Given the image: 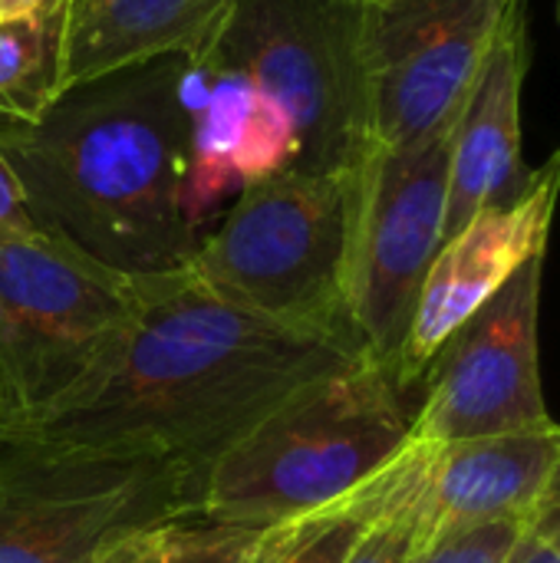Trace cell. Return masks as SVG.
<instances>
[{
  "instance_id": "cell-1",
  "label": "cell",
  "mask_w": 560,
  "mask_h": 563,
  "mask_svg": "<svg viewBox=\"0 0 560 563\" xmlns=\"http://www.w3.org/2000/svg\"><path fill=\"white\" fill-rule=\"evenodd\" d=\"M363 360L347 340L221 300L188 264L149 274L129 323L76 383L30 412L0 416V472L175 468L205 478L284 396Z\"/></svg>"
},
{
  "instance_id": "cell-2",
  "label": "cell",
  "mask_w": 560,
  "mask_h": 563,
  "mask_svg": "<svg viewBox=\"0 0 560 563\" xmlns=\"http://www.w3.org/2000/svg\"><path fill=\"white\" fill-rule=\"evenodd\" d=\"M191 115L195 59L172 53L3 122L0 152L40 228L122 274H168L201 241L185 211Z\"/></svg>"
},
{
  "instance_id": "cell-3",
  "label": "cell",
  "mask_w": 560,
  "mask_h": 563,
  "mask_svg": "<svg viewBox=\"0 0 560 563\" xmlns=\"http://www.w3.org/2000/svg\"><path fill=\"white\" fill-rule=\"evenodd\" d=\"M413 445V412L386 369L363 360L284 396L205 475L198 511L267 528L343 498Z\"/></svg>"
},
{
  "instance_id": "cell-4",
  "label": "cell",
  "mask_w": 560,
  "mask_h": 563,
  "mask_svg": "<svg viewBox=\"0 0 560 563\" xmlns=\"http://www.w3.org/2000/svg\"><path fill=\"white\" fill-rule=\"evenodd\" d=\"M195 59L274 99L297 135V165L347 175L373 148L366 0H231Z\"/></svg>"
},
{
  "instance_id": "cell-5",
  "label": "cell",
  "mask_w": 560,
  "mask_h": 563,
  "mask_svg": "<svg viewBox=\"0 0 560 563\" xmlns=\"http://www.w3.org/2000/svg\"><path fill=\"white\" fill-rule=\"evenodd\" d=\"M356 172L287 168L248 185L201 234L188 271L248 313L360 346L347 310Z\"/></svg>"
},
{
  "instance_id": "cell-6",
  "label": "cell",
  "mask_w": 560,
  "mask_h": 563,
  "mask_svg": "<svg viewBox=\"0 0 560 563\" xmlns=\"http://www.w3.org/2000/svg\"><path fill=\"white\" fill-rule=\"evenodd\" d=\"M139 277L40 228L0 244V416L43 406L122 333Z\"/></svg>"
},
{
  "instance_id": "cell-7",
  "label": "cell",
  "mask_w": 560,
  "mask_h": 563,
  "mask_svg": "<svg viewBox=\"0 0 560 563\" xmlns=\"http://www.w3.org/2000/svg\"><path fill=\"white\" fill-rule=\"evenodd\" d=\"M452 129L416 145H373L356 172L347 310L370 363L396 383V363L422 280L442 247Z\"/></svg>"
},
{
  "instance_id": "cell-8",
  "label": "cell",
  "mask_w": 560,
  "mask_h": 563,
  "mask_svg": "<svg viewBox=\"0 0 560 563\" xmlns=\"http://www.w3.org/2000/svg\"><path fill=\"white\" fill-rule=\"evenodd\" d=\"M545 257L535 254L439 346L419 379L413 442L449 445L551 419L538 366Z\"/></svg>"
},
{
  "instance_id": "cell-9",
  "label": "cell",
  "mask_w": 560,
  "mask_h": 563,
  "mask_svg": "<svg viewBox=\"0 0 560 563\" xmlns=\"http://www.w3.org/2000/svg\"><path fill=\"white\" fill-rule=\"evenodd\" d=\"M518 0H366L373 145L449 129Z\"/></svg>"
},
{
  "instance_id": "cell-10",
  "label": "cell",
  "mask_w": 560,
  "mask_h": 563,
  "mask_svg": "<svg viewBox=\"0 0 560 563\" xmlns=\"http://www.w3.org/2000/svg\"><path fill=\"white\" fill-rule=\"evenodd\" d=\"M201 488L175 468L0 472V563H92L132 528L198 511Z\"/></svg>"
},
{
  "instance_id": "cell-11",
  "label": "cell",
  "mask_w": 560,
  "mask_h": 563,
  "mask_svg": "<svg viewBox=\"0 0 560 563\" xmlns=\"http://www.w3.org/2000/svg\"><path fill=\"white\" fill-rule=\"evenodd\" d=\"M558 198L560 148L535 168V178L518 201L479 211L439 247L396 363V386L403 396L419 386L439 346L482 303H488L535 254H548Z\"/></svg>"
},
{
  "instance_id": "cell-12",
  "label": "cell",
  "mask_w": 560,
  "mask_h": 563,
  "mask_svg": "<svg viewBox=\"0 0 560 563\" xmlns=\"http://www.w3.org/2000/svg\"><path fill=\"white\" fill-rule=\"evenodd\" d=\"M531 66L528 0H518L498 30L452 129L449 205L442 244L479 211L518 201L535 168L521 155V89Z\"/></svg>"
},
{
  "instance_id": "cell-13",
  "label": "cell",
  "mask_w": 560,
  "mask_h": 563,
  "mask_svg": "<svg viewBox=\"0 0 560 563\" xmlns=\"http://www.w3.org/2000/svg\"><path fill=\"white\" fill-rule=\"evenodd\" d=\"M560 468V426L554 419L498 435L436 445L419 548L492 521H525Z\"/></svg>"
},
{
  "instance_id": "cell-14",
  "label": "cell",
  "mask_w": 560,
  "mask_h": 563,
  "mask_svg": "<svg viewBox=\"0 0 560 563\" xmlns=\"http://www.w3.org/2000/svg\"><path fill=\"white\" fill-rule=\"evenodd\" d=\"M297 152L294 125L274 99L234 76L211 73L195 59L185 211L198 231L248 185L294 168Z\"/></svg>"
},
{
  "instance_id": "cell-15",
  "label": "cell",
  "mask_w": 560,
  "mask_h": 563,
  "mask_svg": "<svg viewBox=\"0 0 560 563\" xmlns=\"http://www.w3.org/2000/svg\"><path fill=\"white\" fill-rule=\"evenodd\" d=\"M228 7L231 0H63L59 96L158 56H195Z\"/></svg>"
},
{
  "instance_id": "cell-16",
  "label": "cell",
  "mask_w": 560,
  "mask_h": 563,
  "mask_svg": "<svg viewBox=\"0 0 560 563\" xmlns=\"http://www.w3.org/2000/svg\"><path fill=\"white\" fill-rule=\"evenodd\" d=\"M406 452L386 472L347 492L343 498L261 528L244 563H347L356 541L396 488Z\"/></svg>"
},
{
  "instance_id": "cell-17",
  "label": "cell",
  "mask_w": 560,
  "mask_h": 563,
  "mask_svg": "<svg viewBox=\"0 0 560 563\" xmlns=\"http://www.w3.org/2000/svg\"><path fill=\"white\" fill-rule=\"evenodd\" d=\"M59 7L0 23V119L36 122L56 99Z\"/></svg>"
},
{
  "instance_id": "cell-18",
  "label": "cell",
  "mask_w": 560,
  "mask_h": 563,
  "mask_svg": "<svg viewBox=\"0 0 560 563\" xmlns=\"http://www.w3.org/2000/svg\"><path fill=\"white\" fill-rule=\"evenodd\" d=\"M254 538V528L188 511L112 538L92 563H244Z\"/></svg>"
},
{
  "instance_id": "cell-19",
  "label": "cell",
  "mask_w": 560,
  "mask_h": 563,
  "mask_svg": "<svg viewBox=\"0 0 560 563\" xmlns=\"http://www.w3.org/2000/svg\"><path fill=\"white\" fill-rule=\"evenodd\" d=\"M432 452L436 445H409L396 488L356 541L347 563H413L422 538V498Z\"/></svg>"
},
{
  "instance_id": "cell-20",
  "label": "cell",
  "mask_w": 560,
  "mask_h": 563,
  "mask_svg": "<svg viewBox=\"0 0 560 563\" xmlns=\"http://www.w3.org/2000/svg\"><path fill=\"white\" fill-rule=\"evenodd\" d=\"M525 521H492L469 531L436 538L416 551L413 563H505Z\"/></svg>"
},
{
  "instance_id": "cell-21",
  "label": "cell",
  "mask_w": 560,
  "mask_h": 563,
  "mask_svg": "<svg viewBox=\"0 0 560 563\" xmlns=\"http://www.w3.org/2000/svg\"><path fill=\"white\" fill-rule=\"evenodd\" d=\"M40 224L33 221L30 208H26V198H23V188L10 168V162L3 158L0 152V244L7 241H20V238H30L36 234Z\"/></svg>"
},
{
  "instance_id": "cell-22",
  "label": "cell",
  "mask_w": 560,
  "mask_h": 563,
  "mask_svg": "<svg viewBox=\"0 0 560 563\" xmlns=\"http://www.w3.org/2000/svg\"><path fill=\"white\" fill-rule=\"evenodd\" d=\"M528 528H531L538 538H545L551 548H558L560 551V468H558V475L551 478L548 492L541 495L538 508L531 511Z\"/></svg>"
},
{
  "instance_id": "cell-23",
  "label": "cell",
  "mask_w": 560,
  "mask_h": 563,
  "mask_svg": "<svg viewBox=\"0 0 560 563\" xmlns=\"http://www.w3.org/2000/svg\"><path fill=\"white\" fill-rule=\"evenodd\" d=\"M505 563H560V551L558 548H551L545 538H538V534L525 525V531H521L518 541L512 544Z\"/></svg>"
},
{
  "instance_id": "cell-24",
  "label": "cell",
  "mask_w": 560,
  "mask_h": 563,
  "mask_svg": "<svg viewBox=\"0 0 560 563\" xmlns=\"http://www.w3.org/2000/svg\"><path fill=\"white\" fill-rule=\"evenodd\" d=\"M63 0H0V23L3 20H26L46 10H56Z\"/></svg>"
},
{
  "instance_id": "cell-25",
  "label": "cell",
  "mask_w": 560,
  "mask_h": 563,
  "mask_svg": "<svg viewBox=\"0 0 560 563\" xmlns=\"http://www.w3.org/2000/svg\"><path fill=\"white\" fill-rule=\"evenodd\" d=\"M558 16H560V0H558Z\"/></svg>"
}]
</instances>
